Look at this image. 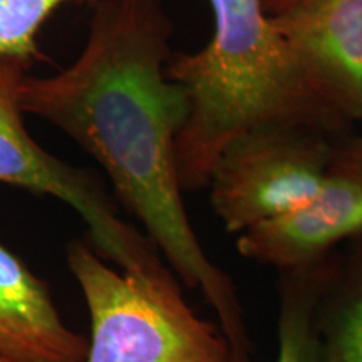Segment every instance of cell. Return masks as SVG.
<instances>
[{"label": "cell", "mask_w": 362, "mask_h": 362, "mask_svg": "<svg viewBox=\"0 0 362 362\" xmlns=\"http://www.w3.org/2000/svg\"><path fill=\"white\" fill-rule=\"evenodd\" d=\"M171 24L160 0H98L83 51L52 76H24L21 106L78 143L183 285L216 315L235 362H250L233 280L203 250L185 208L176 136L188 101L168 76Z\"/></svg>", "instance_id": "obj_1"}, {"label": "cell", "mask_w": 362, "mask_h": 362, "mask_svg": "<svg viewBox=\"0 0 362 362\" xmlns=\"http://www.w3.org/2000/svg\"><path fill=\"white\" fill-rule=\"evenodd\" d=\"M214 34L205 47L168 62V76L188 101L176 136L183 192L208 187L223 151L269 126L334 129L339 115L275 29L264 0H208Z\"/></svg>", "instance_id": "obj_2"}, {"label": "cell", "mask_w": 362, "mask_h": 362, "mask_svg": "<svg viewBox=\"0 0 362 362\" xmlns=\"http://www.w3.org/2000/svg\"><path fill=\"white\" fill-rule=\"evenodd\" d=\"M66 262L89 312L84 362H235L218 322L188 305L168 267L115 269L84 240L67 245Z\"/></svg>", "instance_id": "obj_3"}, {"label": "cell", "mask_w": 362, "mask_h": 362, "mask_svg": "<svg viewBox=\"0 0 362 362\" xmlns=\"http://www.w3.org/2000/svg\"><path fill=\"white\" fill-rule=\"evenodd\" d=\"M27 67L17 59L0 57V183L71 206L88 228L90 247L112 265L131 272L166 267L148 235L121 218L98 175L51 155L27 131L21 106Z\"/></svg>", "instance_id": "obj_4"}, {"label": "cell", "mask_w": 362, "mask_h": 362, "mask_svg": "<svg viewBox=\"0 0 362 362\" xmlns=\"http://www.w3.org/2000/svg\"><path fill=\"white\" fill-rule=\"evenodd\" d=\"M334 149L309 126H269L225 149L210 176V203L228 233L285 215L309 202Z\"/></svg>", "instance_id": "obj_5"}, {"label": "cell", "mask_w": 362, "mask_h": 362, "mask_svg": "<svg viewBox=\"0 0 362 362\" xmlns=\"http://www.w3.org/2000/svg\"><path fill=\"white\" fill-rule=\"evenodd\" d=\"M362 235V138L334 149L324 183L288 214L237 235L248 260L282 270H302L346 238Z\"/></svg>", "instance_id": "obj_6"}, {"label": "cell", "mask_w": 362, "mask_h": 362, "mask_svg": "<svg viewBox=\"0 0 362 362\" xmlns=\"http://www.w3.org/2000/svg\"><path fill=\"white\" fill-rule=\"evenodd\" d=\"M272 21L339 115L362 119V0H302Z\"/></svg>", "instance_id": "obj_7"}, {"label": "cell", "mask_w": 362, "mask_h": 362, "mask_svg": "<svg viewBox=\"0 0 362 362\" xmlns=\"http://www.w3.org/2000/svg\"><path fill=\"white\" fill-rule=\"evenodd\" d=\"M89 339L59 314L47 284L0 242V354L16 362H84Z\"/></svg>", "instance_id": "obj_8"}, {"label": "cell", "mask_w": 362, "mask_h": 362, "mask_svg": "<svg viewBox=\"0 0 362 362\" xmlns=\"http://www.w3.org/2000/svg\"><path fill=\"white\" fill-rule=\"evenodd\" d=\"M98 0H0V57L30 66L45 61L39 34L59 8L69 4H96Z\"/></svg>", "instance_id": "obj_9"}, {"label": "cell", "mask_w": 362, "mask_h": 362, "mask_svg": "<svg viewBox=\"0 0 362 362\" xmlns=\"http://www.w3.org/2000/svg\"><path fill=\"white\" fill-rule=\"evenodd\" d=\"M277 362H324L314 297L300 285L285 292L280 307Z\"/></svg>", "instance_id": "obj_10"}, {"label": "cell", "mask_w": 362, "mask_h": 362, "mask_svg": "<svg viewBox=\"0 0 362 362\" xmlns=\"http://www.w3.org/2000/svg\"><path fill=\"white\" fill-rule=\"evenodd\" d=\"M319 332L324 362H362V282L329 327Z\"/></svg>", "instance_id": "obj_11"}, {"label": "cell", "mask_w": 362, "mask_h": 362, "mask_svg": "<svg viewBox=\"0 0 362 362\" xmlns=\"http://www.w3.org/2000/svg\"><path fill=\"white\" fill-rule=\"evenodd\" d=\"M298 2H302V0H264V6L270 16H275V13L284 12L285 8L296 6Z\"/></svg>", "instance_id": "obj_12"}, {"label": "cell", "mask_w": 362, "mask_h": 362, "mask_svg": "<svg viewBox=\"0 0 362 362\" xmlns=\"http://www.w3.org/2000/svg\"><path fill=\"white\" fill-rule=\"evenodd\" d=\"M0 362H16V361L8 359V357H6V356H2V354H0Z\"/></svg>", "instance_id": "obj_13"}]
</instances>
